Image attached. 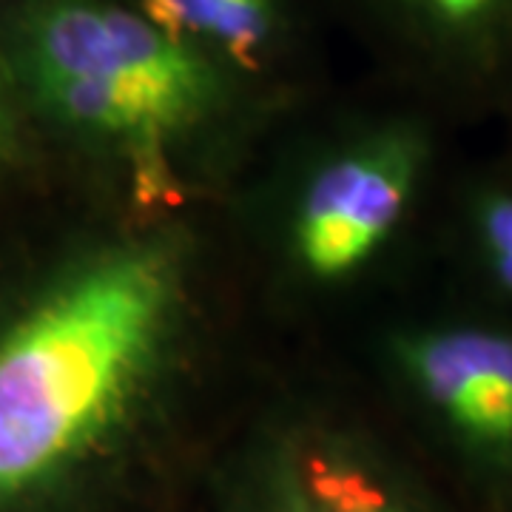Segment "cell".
<instances>
[{"label":"cell","mask_w":512,"mask_h":512,"mask_svg":"<svg viewBox=\"0 0 512 512\" xmlns=\"http://www.w3.org/2000/svg\"><path fill=\"white\" fill-rule=\"evenodd\" d=\"M404 382L470 461L512 476V330L436 322L393 345Z\"/></svg>","instance_id":"cell-4"},{"label":"cell","mask_w":512,"mask_h":512,"mask_svg":"<svg viewBox=\"0 0 512 512\" xmlns=\"http://www.w3.org/2000/svg\"><path fill=\"white\" fill-rule=\"evenodd\" d=\"M0 32L32 92L57 120L114 143L151 200L165 151L205 120L222 66L131 0H15Z\"/></svg>","instance_id":"cell-2"},{"label":"cell","mask_w":512,"mask_h":512,"mask_svg":"<svg viewBox=\"0 0 512 512\" xmlns=\"http://www.w3.org/2000/svg\"><path fill=\"white\" fill-rule=\"evenodd\" d=\"M404 32L447 60L484 63L512 46V0H382Z\"/></svg>","instance_id":"cell-7"},{"label":"cell","mask_w":512,"mask_h":512,"mask_svg":"<svg viewBox=\"0 0 512 512\" xmlns=\"http://www.w3.org/2000/svg\"><path fill=\"white\" fill-rule=\"evenodd\" d=\"M0 120H3V111H0Z\"/></svg>","instance_id":"cell-9"},{"label":"cell","mask_w":512,"mask_h":512,"mask_svg":"<svg viewBox=\"0 0 512 512\" xmlns=\"http://www.w3.org/2000/svg\"><path fill=\"white\" fill-rule=\"evenodd\" d=\"M225 69L259 72L288 43L299 0H131Z\"/></svg>","instance_id":"cell-6"},{"label":"cell","mask_w":512,"mask_h":512,"mask_svg":"<svg viewBox=\"0 0 512 512\" xmlns=\"http://www.w3.org/2000/svg\"><path fill=\"white\" fill-rule=\"evenodd\" d=\"M254 512H427L387 467L342 441H291L268 467Z\"/></svg>","instance_id":"cell-5"},{"label":"cell","mask_w":512,"mask_h":512,"mask_svg":"<svg viewBox=\"0 0 512 512\" xmlns=\"http://www.w3.org/2000/svg\"><path fill=\"white\" fill-rule=\"evenodd\" d=\"M424 171V143L407 128L370 137L313 174L293 217V251L316 279L362 271L407 217Z\"/></svg>","instance_id":"cell-3"},{"label":"cell","mask_w":512,"mask_h":512,"mask_svg":"<svg viewBox=\"0 0 512 512\" xmlns=\"http://www.w3.org/2000/svg\"><path fill=\"white\" fill-rule=\"evenodd\" d=\"M180 305V254L134 239L77 265L0 333V504L55 484L126 424Z\"/></svg>","instance_id":"cell-1"},{"label":"cell","mask_w":512,"mask_h":512,"mask_svg":"<svg viewBox=\"0 0 512 512\" xmlns=\"http://www.w3.org/2000/svg\"><path fill=\"white\" fill-rule=\"evenodd\" d=\"M473 234L490 279L512 299V188H490L478 197Z\"/></svg>","instance_id":"cell-8"}]
</instances>
